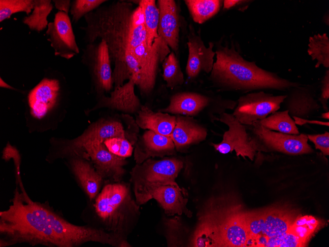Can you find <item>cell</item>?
<instances>
[{"mask_svg": "<svg viewBox=\"0 0 329 247\" xmlns=\"http://www.w3.org/2000/svg\"><path fill=\"white\" fill-rule=\"evenodd\" d=\"M319 222L314 216L304 215L296 218L288 230L279 237L267 241L263 247H304L318 228Z\"/></svg>", "mask_w": 329, "mask_h": 247, "instance_id": "cell-17", "label": "cell"}, {"mask_svg": "<svg viewBox=\"0 0 329 247\" xmlns=\"http://www.w3.org/2000/svg\"><path fill=\"white\" fill-rule=\"evenodd\" d=\"M169 47L160 36L156 38L151 46L146 41L132 51L139 65L140 73L136 84L143 95L150 94L154 88L159 64L170 53Z\"/></svg>", "mask_w": 329, "mask_h": 247, "instance_id": "cell-6", "label": "cell"}, {"mask_svg": "<svg viewBox=\"0 0 329 247\" xmlns=\"http://www.w3.org/2000/svg\"><path fill=\"white\" fill-rule=\"evenodd\" d=\"M71 23L67 14L58 11L53 21L48 23L45 33L54 55L67 60L80 52Z\"/></svg>", "mask_w": 329, "mask_h": 247, "instance_id": "cell-11", "label": "cell"}, {"mask_svg": "<svg viewBox=\"0 0 329 247\" xmlns=\"http://www.w3.org/2000/svg\"><path fill=\"white\" fill-rule=\"evenodd\" d=\"M210 102L209 97L201 94L191 92H179L172 95L169 105L159 111L193 117L208 106Z\"/></svg>", "mask_w": 329, "mask_h": 247, "instance_id": "cell-21", "label": "cell"}, {"mask_svg": "<svg viewBox=\"0 0 329 247\" xmlns=\"http://www.w3.org/2000/svg\"><path fill=\"white\" fill-rule=\"evenodd\" d=\"M307 52L313 61H317L316 68L322 65L329 69V38L327 33L317 34L310 36Z\"/></svg>", "mask_w": 329, "mask_h": 247, "instance_id": "cell-31", "label": "cell"}, {"mask_svg": "<svg viewBox=\"0 0 329 247\" xmlns=\"http://www.w3.org/2000/svg\"><path fill=\"white\" fill-rule=\"evenodd\" d=\"M0 87L6 88V89H9L11 90H17L15 88L12 87L11 86L9 85L7 83H6L2 79L1 77L0 78Z\"/></svg>", "mask_w": 329, "mask_h": 247, "instance_id": "cell-41", "label": "cell"}, {"mask_svg": "<svg viewBox=\"0 0 329 247\" xmlns=\"http://www.w3.org/2000/svg\"><path fill=\"white\" fill-rule=\"evenodd\" d=\"M292 214L284 211L274 210L265 212V218L260 237L253 247H263L268 240L285 233L295 219Z\"/></svg>", "mask_w": 329, "mask_h": 247, "instance_id": "cell-24", "label": "cell"}, {"mask_svg": "<svg viewBox=\"0 0 329 247\" xmlns=\"http://www.w3.org/2000/svg\"><path fill=\"white\" fill-rule=\"evenodd\" d=\"M53 8L52 0H34L32 12L29 15L24 17L22 23L30 30L40 33L47 28L49 23L47 17Z\"/></svg>", "mask_w": 329, "mask_h": 247, "instance_id": "cell-26", "label": "cell"}, {"mask_svg": "<svg viewBox=\"0 0 329 247\" xmlns=\"http://www.w3.org/2000/svg\"><path fill=\"white\" fill-rule=\"evenodd\" d=\"M134 124L125 128L123 123L117 119H101L93 123L81 135L72 140L66 147L64 151L78 155L84 146L92 143H103L106 139L113 137L126 138L133 144L135 142L132 138L135 141L136 139L132 136L135 137L131 132Z\"/></svg>", "mask_w": 329, "mask_h": 247, "instance_id": "cell-9", "label": "cell"}, {"mask_svg": "<svg viewBox=\"0 0 329 247\" xmlns=\"http://www.w3.org/2000/svg\"><path fill=\"white\" fill-rule=\"evenodd\" d=\"M216 119L227 125L229 129L224 133L221 142L211 143L215 149L222 154L235 151L236 156H241L244 159L248 157L253 161L257 151L249 138L245 126L232 114L225 112L220 114V117Z\"/></svg>", "mask_w": 329, "mask_h": 247, "instance_id": "cell-10", "label": "cell"}, {"mask_svg": "<svg viewBox=\"0 0 329 247\" xmlns=\"http://www.w3.org/2000/svg\"><path fill=\"white\" fill-rule=\"evenodd\" d=\"M250 0H224L223 1V9L228 10L235 7L250 2Z\"/></svg>", "mask_w": 329, "mask_h": 247, "instance_id": "cell-39", "label": "cell"}, {"mask_svg": "<svg viewBox=\"0 0 329 247\" xmlns=\"http://www.w3.org/2000/svg\"><path fill=\"white\" fill-rule=\"evenodd\" d=\"M34 3V0H0V22L19 12H25L29 15Z\"/></svg>", "mask_w": 329, "mask_h": 247, "instance_id": "cell-33", "label": "cell"}, {"mask_svg": "<svg viewBox=\"0 0 329 247\" xmlns=\"http://www.w3.org/2000/svg\"><path fill=\"white\" fill-rule=\"evenodd\" d=\"M257 151H277L297 155L312 153L307 135H290L270 130L257 121L245 125Z\"/></svg>", "mask_w": 329, "mask_h": 247, "instance_id": "cell-5", "label": "cell"}, {"mask_svg": "<svg viewBox=\"0 0 329 247\" xmlns=\"http://www.w3.org/2000/svg\"><path fill=\"white\" fill-rule=\"evenodd\" d=\"M107 1L105 0H72L69 11L72 16L71 22L77 23L82 17L94 11Z\"/></svg>", "mask_w": 329, "mask_h": 247, "instance_id": "cell-34", "label": "cell"}, {"mask_svg": "<svg viewBox=\"0 0 329 247\" xmlns=\"http://www.w3.org/2000/svg\"><path fill=\"white\" fill-rule=\"evenodd\" d=\"M103 143L111 152L118 156L126 158L132 154V144L126 138L113 137L105 140Z\"/></svg>", "mask_w": 329, "mask_h": 247, "instance_id": "cell-35", "label": "cell"}, {"mask_svg": "<svg viewBox=\"0 0 329 247\" xmlns=\"http://www.w3.org/2000/svg\"><path fill=\"white\" fill-rule=\"evenodd\" d=\"M216 61L209 79L220 91L249 92L261 89L287 91L300 83L293 82L258 67L255 61L244 59L236 50L233 42L230 47L220 43L216 45Z\"/></svg>", "mask_w": 329, "mask_h": 247, "instance_id": "cell-2", "label": "cell"}, {"mask_svg": "<svg viewBox=\"0 0 329 247\" xmlns=\"http://www.w3.org/2000/svg\"><path fill=\"white\" fill-rule=\"evenodd\" d=\"M183 166V161L175 158L160 160L149 158L136 164L131 173L136 203L141 205L149 201L150 193L155 187L178 185L175 179Z\"/></svg>", "mask_w": 329, "mask_h": 247, "instance_id": "cell-4", "label": "cell"}, {"mask_svg": "<svg viewBox=\"0 0 329 247\" xmlns=\"http://www.w3.org/2000/svg\"><path fill=\"white\" fill-rule=\"evenodd\" d=\"M60 91L58 80L43 78L28 95V102L31 114L38 119L44 117L57 105Z\"/></svg>", "mask_w": 329, "mask_h": 247, "instance_id": "cell-15", "label": "cell"}, {"mask_svg": "<svg viewBox=\"0 0 329 247\" xmlns=\"http://www.w3.org/2000/svg\"><path fill=\"white\" fill-rule=\"evenodd\" d=\"M157 3L159 10L158 35L163 38L173 52L177 54L180 22L176 3L174 0H158Z\"/></svg>", "mask_w": 329, "mask_h": 247, "instance_id": "cell-18", "label": "cell"}, {"mask_svg": "<svg viewBox=\"0 0 329 247\" xmlns=\"http://www.w3.org/2000/svg\"><path fill=\"white\" fill-rule=\"evenodd\" d=\"M163 77L166 86L171 89L182 85L184 77L176 54L172 51L165 57L162 64Z\"/></svg>", "mask_w": 329, "mask_h": 247, "instance_id": "cell-32", "label": "cell"}, {"mask_svg": "<svg viewBox=\"0 0 329 247\" xmlns=\"http://www.w3.org/2000/svg\"><path fill=\"white\" fill-rule=\"evenodd\" d=\"M184 191L178 185H164L154 188L149 195L150 200L155 199L168 215H179L185 213L189 215L186 208L187 199Z\"/></svg>", "mask_w": 329, "mask_h": 247, "instance_id": "cell-22", "label": "cell"}, {"mask_svg": "<svg viewBox=\"0 0 329 247\" xmlns=\"http://www.w3.org/2000/svg\"><path fill=\"white\" fill-rule=\"evenodd\" d=\"M321 117L325 119H329V111L325 112L322 113L321 115Z\"/></svg>", "mask_w": 329, "mask_h": 247, "instance_id": "cell-43", "label": "cell"}, {"mask_svg": "<svg viewBox=\"0 0 329 247\" xmlns=\"http://www.w3.org/2000/svg\"><path fill=\"white\" fill-rule=\"evenodd\" d=\"M94 207L107 231L126 240L130 222L138 211L129 187L120 182L106 184L97 197Z\"/></svg>", "mask_w": 329, "mask_h": 247, "instance_id": "cell-3", "label": "cell"}, {"mask_svg": "<svg viewBox=\"0 0 329 247\" xmlns=\"http://www.w3.org/2000/svg\"><path fill=\"white\" fill-rule=\"evenodd\" d=\"M137 113L135 122L139 128L170 137L176 124V115L155 112L143 105Z\"/></svg>", "mask_w": 329, "mask_h": 247, "instance_id": "cell-23", "label": "cell"}, {"mask_svg": "<svg viewBox=\"0 0 329 247\" xmlns=\"http://www.w3.org/2000/svg\"><path fill=\"white\" fill-rule=\"evenodd\" d=\"M91 159L95 168L103 178H109L115 182H120L125 173L124 166L125 158L111 152L103 143H92L84 146L80 153Z\"/></svg>", "mask_w": 329, "mask_h": 247, "instance_id": "cell-12", "label": "cell"}, {"mask_svg": "<svg viewBox=\"0 0 329 247\" xmlns=\"http://www.w3.org/2000/svg\"><path fill=\"white\" fill-rule=\"evenodd\" d=\"M207 130L193 117L176 115V124L170 136L176 149L180 151L189 145L204 140Z\"/></svg>", "mask_w": 329, "mask_h": 247, "instance_id": "cell-20", "label": "cell"}, {"mask_svg": "<svg viewBox=\"0 0 329 247\" xmlns=\"http://www.w3.org/2000/svg\"><path fill=\"white\" fill-rule=\"evenodd\" d=\"M184 2L193 21L198 24H202L219 11L223 1L185 0Z\"/></svg>", "mask_w": 329, "mask_h": 247, "instance_id": "cell-27", "label": "cell"}, {"mask_svg": "<svg viewBox=\"0 0 329 247\" xmlns=\"http://www.w3.org/2000/svg\"><path fill=\"white\" fill-rule=\"evenodd\" d=\"M175 148L171 137L147 130L136 143L134 159L136 164H140L151 157L172 154Z\"/></svg>", "mask_w": 329, "mask_h": 247, "instance_id": "cell-19", "label": "cell"}, {"mask_svg": "<svg viewBox=\"0 0 329 247\" xmlns=\"http://www.w3.org/2000/svg\"><path fill=\"white\" fill-rule=\"evenodd\" d=\"M72 171L90 200L97 195L103 178L95 168L86 160L75 158L71 161Z\"/></svg>", "mask_w": 329, "mask_h": 247, "instance_id": "cell-25", "label": "cell"}, {"mask_svg": "<svg viewBox=\"0 0 329 247\" xmlns=\"http://www.w3.org/2000/svg\"><path fill=\"white\" fill-rule=\"evenodd\" d=\"M329 100V70L326 71L321 81L320 94L318 98L319 103L325 112L329 111L328 101Z\"/></svg>", "mask_w": 329, "mask_h": 247, "instance_id": "cell-37", "label": "cell"}, {"mask_svg": "<svg viewBox=\"0 0 329 247\" xmlns=\"http://www.w3.org/2000/svg\"><path fill=\"white\" fill-rule=\"evenodd\" d=\"M81 62L90 70L97 94L100 97L113 87L111 61L106 42L87 43L83 49Z\"/></svg>", "mask_w": 329, "mask_h": 247, "instance_id": "cell-8", "label": "cell"}, {"mask_svg": "<svg viewBox=\"0 0 329 247\" xmlns=\"http://www.w3.org/2000/svg\"><path fill=\"white\" fill-rule=\"evenodd\" d=\"M286 97L262 91L247 93L238 99L232 114L242 124L251 125L278 111Z\"/></svg>", "mask_w": 329, "mask_h": 247, "instance_id": "cell-7", "label": "cell"}, {"mask_svg": "<svg viewBox=\"0 0 329 247\" xmlns=\"http://www.w3.org/2000/svg\"><path fill=\"white\" fill-rule=\"evenodd\" d=\"M138 5L140 6L143 15L146 43L149 46H151L155 39L159 37V10L155 0H140Z\"/></svg>", "mask_w": 329, "mask_h": 247, "instance_id": "cell-30", "label": "cell"}, {"mask_svg": "<svg viewBox=\"0 0 329 247\" xmlns=\"http://www.w3.org/2000/svg\"><path fill=\"white\" fill-rule=\"evenodd\" d=\"M308 139L315 145L316 149H319L323 155H329V133L325 131L324 134L307 135Z\"/></svg>", "mask_w": 329, "mask_h": 247, "instance_id": "cell-36", "label": "cell"}, {"mask_svg": "<svg viewBox=\"0 0 329 247\" xmlns=\"http://www.w3.org/2000/svg\"><path fill=\"white\" fill-rule=\"evenodd\" d=\"M84 18L86 26L80 28L84 32L85 42L93 43L99 38L106 42L114 65V88L123 85L131 78L126 63V54L146 41L140 6H135L130 1H114L102 4Z\"/></svg>", "mask_w": 329, "mask_h": 247, "instance_id": "cell-1", "label": "cell"}, {"mask_svg": "<svg viewBox=\"0 0 329 247\" xmlns=\"http://www.w3.org/2000/svg\"><path fill=\"white\" fill-rule=\"evenodd\" d=\"M323 22L326 24L327 26L329 25V15L328 11V13H326L323 17Z\"/></svg>", "mask_w": 329, "mask_h": 247, "instance_id": "cell-42", "label": "cell"}, {"mask_svg": "<svg viewBox=\"0 0 329 247\" xmlns=\"http://www.w3.org/2000/svg\"><path fill=\"white\" fill-rule=\"evenodd\" d=\"M188 56L186 72L191 78L197 77L202 71L210 73L213 68L215 51L214 44L209 42L206 47L202 40L199 32L196 33L193 26H189L188 35Z\"/></svg>", "mask_w": 329, "mask_h": 247, "instance_id": "cell-13", "label": "cell"}, {"mask_svg": "<svg viewBox=\"0 0 329 247\" xmlns=\"http://www.w3.org/2000/svg\"><path fill=\"white\" fill-rule=\"evenodd\" d=\"M55 7L58 10L68 14L71 3L69 0H53Z\"/></svg>", "mask_w": 329, "mask_h": 247, "instance_id": "cell-38", "label": "cell"}, {"mask_svg": "<svg viewBox=\"0 0 329 247\" xmlns=\"http://www.w3.org/2000/svg\"><path fill=\"white\" fill-rule=\"evenodd\" d=\"M135 85V80L131 78L123 85L114 88L109 97L104 95L99 97L97 104L89 111L105 107L127 114L137 113L142 105L134 92Z\"/></svg>", "mask_w": 329, "mask_h": 247, "instance_id": "cell-16", "label": "cell"}, {"mask_svg": "<svg viewBox=\"0 0 329 247\" xmlns=\"http://www.w3.org/2000/svg\"><path fill=\"white\" fill-rule=\"evenodd\" d=\"M257 121L270 130L290 135L299 134L294 120L287 110L274 112L265 118Z\"/></svg>", "mask_w": 329, "mask_h": 247, "instance_id": "cell-28", "label": "cell"}, {"mask_svg": "<svg viewBox=\"0 0 329 247\" xmlns=\"http://www.w3.org/2000/svg\"><path fill=\"white\" fill-rule=\"evenodd\" d=\"M316 89L315 85L301 84L290 88L282 104L285 110H288L292 117L310 118L321 108L317 99Z\"/></svg>", "mask_w": 329, "mask_h": 247, "instance_id": "cell-14", "label": "cell"}, {"mask_svg": "<svg viewBox=\"0 0 329 247\" xmlns=\"http://www.w3.org/2000/svg\"><path fill=\"white\" fill-rule=\"evenodd\" d=\"M292 118L294 120L296 125L297 124L299 125H302L308 122L310 124H318L320 125L327 126H329V121L326 122L320 121H313V120L310 121L309 120L301 119L296 117H292Z\"/></svg>", "mask_w": 329, "mask_h": 247, "instance_id": "cell-40", "label": "cell"}, {"mask_svg": "<svg viewBox=\"0 0 329 247\" xmlns=\"http://www.w3.org/2000/svg\"><path fill=\"white\" fill-rule=\"evenodd\" d=\"M222 236L228 246L247 247L248 237L242 215L235 216L227 222Z\"/></svg>", "mask_w": 329, "mask_h": 247, "instance_id": "cell-29", "label": "cell"}]
</instances>
